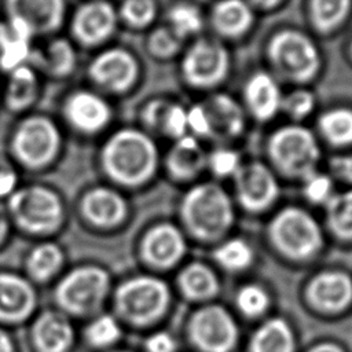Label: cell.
<instances>
[{"mask_svg":"<svg viewBox=\"0 0 352 352\" xmlns=\"http://www.w3.org/2000/svg\"><path fill=\"white\" fill-rule=\"evenodd\" d=\"M103 164L109 175L124 184L136 186L146 182L157 166V150L148 136L125 129L107 142Z\"/></svg>","mask_w":352,"mask_h":352,"instance_id":"6da1fadb","label":"cell"},{"mask_svg":"<svg viewBox=\"0 0 352 352\" xmlns=\"http://www.w3.org/2000/svg\"><path fill=\"white\" fill-rule=\"evenodd\" d=\"M183 216L194 234L214 238L224 232L231 220V202L224 190L206 183L194 187L183 201Z\"/></svg>","mask_w":352,"mask_h":352,"instance_id":"7a4b0ae2","label":"cell"},{"mask_svg":"<svg viewBox=\"0 0 352 352\" xmlns=\"http://www.w3.org/2000/svg\"><path fill=\"white\" fill-rule=\"evenodd\" d=\"M270 151L280 169L294 176H308L319 157L318 144L312 133L302 126H286L271 139Z\"/></svg>","mask_w":352,"mask_h":352,"instance_id":"3957f363","label":"cell"},{"mask_svg":"<svg viewBox=\"0 0 352 352\" xmlns=\"http://www.w3.org/2000/svg\"><path fill=\"white\" fill-rule=\"evenodd\" d=\"M15 220L32 232L54 230L62 219V205L58 197L44 187H28L15 192L10 201Z\"/></svg>","mask_w":352,"mask_h":352,"instance_id":"277c9868","label":"cell"},{"mask_svg":"<svg viewBox=\"0 0 352 352\" xmlns=\"http://www.w3.org/2000/svg\"><path fill=\"white\" fill-rule=\"evenodd\" d=\"M168 289L155 278H135L117 293L121 314L132 322L147 323L158 318L168 304Z\"/></svg>","mask_w":352,"mask_h":352,"instance_id":"5b68a950","label":"cell"},{"mask_svg":"<svg viewBox=\"0 0 352 352\" xmlns=\"http://www.w3.org/2000/svg\"><path fill=\"white\" fill-rule=\"evenodd\" d=\"M271 59L276 67L294 80L311 78L319 65L318 51L312 41L297 32H282L270 44Z\"/></svg>","mask_w":352,"mask_h":352,"instance_id":"8992f818","label":"cell"},{"mask_svg":"<svg viewBox=\"0 0 352 352\" xmlns=\"http://www.w3.org/2000/svg\"><path fill=\"white\" fill-rule=\"evenodd\" d=\"M271 232L282 250L297 257L311 254L320 242V232L314 219L308 213L293 208L280 212L275 217Z\"/></svg>","mask_w":352,"mask_h":352,"instance_id":"52a82bcc","label":"cell"},{"mask_svg":"<svg viewBox=\"0 0 352 352\" xmlns=\"http://www.w3.org/2000/svg\"><path fill=\"white\" fill-rule=\"evenodd\" d=\"M107 289V274L96 267H84L69 274L58 287V300L76 314L89 312L99 305Z\"/></svg>","mask_w":352,"mask_h":352,"instance_id":"ba28073f","label":"cell"},{"mask_svg":"<svg viewBox=\"0 0 352 352\" xmlns=\"http://www.w3.org/2000/svg\"><path fill=\"white\" fill-rule=\"evenodd\" d=\"M59 147L56 126L47 118L32 117L21 124L14 138L16 157L30 166L47 164Z\"/></svg>","mask_w":352,"mask_h":352,"instance_id":"9c48e42d","label":"cell"},{"mask_svg":"<svg viewBox=\"0 0 352 352\" xmlns=\"http://www.w3.org/2000/svg\"><path fill=\"white\" fill-rule=\"evenodd\" d=\"M228 69L226 50L217 43L199 41L186 55L183 72L186 78L198 87H209L219 82Z\"/></svg>","mask_w":352,"mask_h":352,"instance_id":"30bf717a","label":"cell"},{"mask_svg":"<svg viewBox=\"0 0 352 352\" xmlns=\"http://www.w3.org/2000/svg\"><path fill=\"white\" fill-rule=\"evenodd\" d=\"M191 336L208 352H226L235 341L236 329L226 311L219 307H208L194 316Z\"/></svg>","mask_w":352,"mask_h":352,"instance_id":"8fae6325","label":"cell"},{"mask_svg":"<svg viewBox=\"0 0 352 352\" xmlns=\"http://www.w3.org/2000/svg\"><path fill=\"white\" fill-rule=\"evenodd\" d=\"M235 182L241 202L252 210L267 208L278 195V183L274 175L257 162L239 166Z\"/></svg>","mask_w":352,"mask_h":352,"instance_id":"7c38bea8","label":"cell"},{"mask_svg":"<svg viewBox=\"0 0 352 352\" xmlns=\"http://www.w3.org/2000/svg\"><path fill=\"white\" fill-rule=\"evenodd\" d=\"M91 74L99 84L114 91H122L135 81L138 65L126 51L109 50L94 60Z\"/></svg>","mask_w":352,"mask_h":352,"instance_id":"4fadbf2b","label":"cell"},{"mask_svg":"<svg viewBox=\"0 0 352 352\" xmlns=\"http://www.w3.org/2000/svg\"><path fill=\"white\" fill-rule=\"evenodd\" d=\"M11 18L28 25L32 33L58 28L63 15V0H7Z\"/></svg>","mask_w":352,"mask_h":352,"instance_id":"5bb4252c","label":"cell"},{"mask_svg":"<svg viewBox=\"0 0 352 352\" xmlns=\"http://www.w3.org/2000/svg\"><path fill=\"white\" fill-rule=\"evenodd\" d=\"M116 14L110 4L104 1L89 3L80 8L74 19L76 36L87 44L104 40L114 29Z\"/></svg>","mask_w":352,"mask_h":352,"instance_id":"9a60e30c","label":"cell"},{"mask_svg":"<svg viewBox=\"0 0 352 352\" xmlns=\"http://www.w3.org/2000/svg\"><path fill=\"white\" fill-rule=\"evenodd\" d=\"M66 114L72 124L78 129L95 132L107 124L110 109L98 95L91 92H78L69 99L66 104Z\"/></svg>","mask_w":352,"mask_h":352,"instance_id":"2e32d148","label":"cell"},{"mask_svg":"<svg viewBox=\"0 0 352 352\" xmlns=\"http://www.w3.org/2000/svg\"><path fill=\"white\" fill-rule=\"evenodd\" d=\"M143 250L148 261L160 267H166L173 264L182 256L184 242L175 227L162 224L147 234Z\"/></svg>","mask_w":352,"mask_h":352,"instance_id":"e0dca14e","label":"cell"},{"mask_svg":"<svg viewBox=\"0 0 352 352\" xmlns=\"http://www.w3.org/2000/svg\"><path fill=\"white\" fill-rule=\"evenodd\" d=\"M33 305L34 293L23 279L0 275V319H22L32 311Z\"/></svg>","mask_w":352,"mask_h":352,"instance_id":"ac0fdd59","label":"cell"},{"mask_svg":"<svg viewBox=\"0 0 352 352\" xmlns=\"http://www.w3.org/2000/svg\"><path fill=\"white\" fill-rule=\"evenodd\" d=\"M246 100L253 114L260 120H268L276 114L283 103L276 81L267 73H256L248 81Z\"/></svg>","mask_w":352,"mask_h":352,"instance_id":"d6986e66","label":"cell"},{"mask_svg":"<svg viewBox=\"0 0 352 352\" xmlns=\"http://www.w3.org/2000/svg\"><path fill=\"white\" fill-rule=\"evenodd\" d=\"M204 107L209 120L212 136L231 138L241 132L243 126V114L241 107L230 96L216 95Z\"/></svg>","mask_w":352,"mask_h":352,"instance_id":"ffe728a7","label":"cell"},{"mask_svg":"<svg viewBox=\"0 0 352 352\" xmlns=\"http://www.w3.org/2000/svg\"><path fill=\"white\" fill-rule=\"evenodd\" d=\"M32 30L18 18H11L8 26L0 25V63L4 69H16L30 55L29 38Z\"/></svg>","mask_w":352,"mask_h":352,"instance_id":"44dd1931","label":"cell"},{"mask_svg":"<svg viewBox=\"0 0 352 352\" xmlns=\"http://www.w3.org/2000/svg\"><path fill=\"white\" fill-rule=\"evenodd\" d=\"M84 213L99 226H111L118 223L125 214V202L114 191L107 188H95L87 194L82 202Z\"/></svg>","mask_w":352,"mask_h":352,"instance_id":"7402d4cb","label":"cell"},{"mask_svg":"<svg viewBox=\"0 0 352 352\" xmlns=\"http://www.w3.org/2000/svg\"><path fill=\"white\" fill-rule=\"evenodd\" d=\"M309 294L319 307L326 309H340L349 302L352 297V285L342 274H323L312 282Z\"/></svg>","mask_w":352,"mask_h":352,"instance_id":"603a6c76","label":"cell"},{"mask_svg":"<svg viewBox=\"0 0 352 352\" xmlns=\"http://www.w3.org/2000/svg\"><path fill=\"white\" fill-rule=\"evenodd\" d=\"M34 340L41 352H63L73 337L69 322L58 314H44L34 324Z\"/></svg>","mask_w":352,"mask_h":352,"instance_id":"cb8c5ba5","label":"cell"},{"mask_svg":"<svg viewBox=\"0 0 352 352\" xmlns=\"http://www.w3.org/2000/svg\"><path fill=\"white\" fill-rule=\"evenodd\" d=\"M205 162V154L198 142L191 136H182L169 154L168 165L177 177H190L195 175Z\"/></svg>","mask_w":352,"mask_h":352,"instance_id":"d4e9b609","label":"cell"},{"mask_svg":"<svg viewBox=\"0 0 352 352\" xmlns=\"http://www.w3.org/2000/svg\"><path fill=\"white\" fill-rule=\"evenodd\" d=\"M213 21L224 34L236 36L250 26L252 12L242 0H223L213 11Z\"/></svg>","mask_w":352,"mask_h":352,"instance_id":"484cf974","label":"cell"},{"mask_svg":"<svg viewBox=\"0 0 352 352\" xmlns=\"http://www.w3.org/2000/svg\"><path fill=\"white\" fill-rule=\"evenodd\" d=\"M253 352H292L293 337L287 324L279 319L265 323L253 337Z\"/></svg>","mask_w":352,"mask_h":352,"instance_id":"4316f807","label":"cell"},{"mask_svg":"<svg viewBox=\"0 0 352 352\" xmlns=\"http://www.w3.org/2000/svg\"><path fill=\"white\" fill-rule=\"evenodd\" d=\"M37 89L36 76L32 69L26 66H19L14 69L12 77L10 81V91H8V103L12 109H21L29 104Z\"/></svg>","mask_w":352,"mask_h":352,"instance_id":"83f0119b","label":"cell"},{"mask_svg":"<svg viewBox=\"0 0 352 352\" xmlns=\"http://www.w3.org/2000/svg\"><path fill=\"white\" fill-rule=\"evenodd\" d=\"M180 283L184 293L192 298L209 297L217 289V283L213 274L199 264L188 267L182 274Z\"/></svg>","mask_w":352,"mask_h":352,"instance_id":"f1b7e54d","label":"cell"},{"mask_svg":"<svg viewBox=\"0 0 352 352\" xmlns=\"http://www.w3.org/2000/svg\"><path fill=\"white\" fill-rule=\"evenodd\" d=\"M320 129L334 144L352 142V111L346 109L331 110L322 116Z\"/></svg>","mask_w":352,"mask_h":352,"instance_id":"f546056e","label":"cell"},{"mask_svg":"<svg viewBox=\"0 0 352 352\" xmlns=\"http://www.w3.org/2000/svg\"><path fill=\"white\" fill-rule=\"evenodd\" d=\"M329 220L333 230L345 238H352V191L329 199Z\"/></svg>","mask_w":352,"mask_h":352,"instance_id":"4dcf8cb0","label":"cell"},{"mask_svg":"<svg viewBox=\"0 0 352 352\" xmlns=\"http://www.w3.org/2000/svg\"><path fill=\"white\" fill-rule=\"evenodd\" d=\"M351 0H312L315 25L320 30H330L346 15Z\"/></svg>","mask_w":352,"mask_h":352,"instance_id":"1f68e13d","label":"cell"},{"mask_svg":"<svg viewBox=\"0 0 352 352\" xmlns=\"http://www.w3.org/2000/svg\"><path fill=\"white\" fill-rule=\"evenodd\" d=\"M172 32L180 38L197 33L202 26L199 11L190 4L175 6L169 12Z\"/></svg>","mask_w":352,"mask_h":352,"instance_id":"d6a6232c","label":"cell"},{"mask_svg":"<svg viewBox=\"0 0 352 352\" xmlns=\"http://www.w3.org/2000/svg\"><path fill=\"white\" fill-rule=\"evenodd\" d=\"M60 261L62 253L55 245H41L33 250L29 258V270L36 278L44 279L59 267Z\"/></svg>","mask_w":352,"mask_h":352,"instance_id":"836d02e7","label":"cell"},{"mask_svg":"<svg viewBox=\"0 0 352 352\" xmlns=\"http://www.w3.org/2000/svg\"><path fill=\"white\" fill-rule=\"evenodd\" d=\"M43 63L45 69L52 74H67L74 66L73 48L69 45L67 41L56 40L48 47L47 54L43 58Z\"/></svg>","mask_w":352,"mask_h":352,"instance_id":"e575fe53","label":"cell"},{"mask_svg":"<svg viewBox=\"0 0 352 352\" xmlns=\"http://www.w3.org/2000/svg\"><path fill=\"white\" fill-rule=\"evenodd\" d=\"M216 258L227 268L231 270H238L243 268L249 264L252 258V252L249 246L239 241V239H232L224 243L217 252H216Z\"/></svg>","mask_w":352,"mask_h":352,"instance_id":"d590c367","label":"cell"},{"mask_svg":"<svg viewBox=\"0 0 352 352\" xmlns=\"http://www.w3.org/2000/svg\"><path fill=\"white\" fill-rule=\"evenodd\" d=\"M120 336V329L116 320L110 316L98 318L87 330L88 340L98 346H103L116 341Z\"/></svg>","mask_w":352,"mask_h":352,"instance_id":"8d00e7d4","label":"cell"},{"mask_svg":"<svg viewBox=\"0 0 352 352\" xmlns=\"http://www.w3.org/2000/svg\"><path fill=\"white\" fill-rule=\"evenodd\" d=\"M121 11L129 23L143 26L153 19L155 6L153 0H125Z\"/></svg>","mask_w":352,"mask_h":352,"instance_id":"74e56055","label":"cell"},{"mask_svg":"<svg viewBox=\"0 0 352 352\" xmlns=\"http://www.w3.org/2000/svg\"><path fill=\"white\" fill-rule=\"evenodd\" d=\"M187 126V111L177 104L166 103L158 128H162L172 136L182 138L184 136Z\"/></svg>","mask_w":352,"mask_h":352,"instance_id":"f35d334b","label":"cell"},{"mask_svg":"<svg viewBox=\"0 0 352 352\" xmlns=\"http://www.w3.org/2000/svg\"><path fill=\"white\" fill-rule=\"evenodd\" d=\"M268 304L265 293L257 286H246L238 294V305L246 315L261 314Z\"/></svg>","mask_w":352,"mask_h":352,"instance_id":"ab89813d","label":"cell"},{"mask_svg":"<svg viewBox=\"0 0 352 352\" xmlns=\"http://www.w3.org/2000/svg\"><path fill=\"white\" fill-rule=\"evenodd\" d=\"M331 180L316 172L305 176V194L312 202H323L331 198Z\"/></svg>","mask_w":352,"mask_h":352,"instance_id":"60d3db41","label":"cell"},{"mask_svg":"<svg viewBox=\"0 0 352 352\" xmlns=\"http://www.w3.org/2000/svg\"><path fill=\"white\" fill-rule=\"evenodd\" d=\"M179 48V37L170 29H157L150 37V50L158 56H169Z\"/></svg>","mask_w":352,"mask_h":352,"instance_id":"b9f144b4","label":"cell"},{"mask_svg":"<svg viewBox=\"0 0 352 352\" xmlns=\"http://www.w3.org/2000/svg\"><path fill=\"white\" fill-rule=\"evenodd\" d=\"M209 164L216 175H235L239 169V157L235 151H231L228 148H220L210 155Z\"/></svg>","mask_w":352,"mask_h":352,"instance_id":"7bdbcfd3","label":"cell"},{"mask_svg":"<svg viewBox=\"0 0 352 352\" xmlns=\"http://www.w3.org/2000/svg\"><path fill=\"white\" fill-rule=\"evenodd\" d=\"M282 106L294 117H302L308 114L314 107V96L307 91H297L290 94L282 103Z\"/></svg>","mask_w":352,"mask_h":352,"instance_id":"ee69618b","label":"cell"},{"mask_svg":"<svg viewBox=\"0 0 352 352\" xmlns=\"http://www.w3.org/2000/svg\"><path fill=\"white\" fill-rule=\"evenodd\" d=\"M187 125L198 135H210V125L204 106H194L187 111Z\"/></svg>","mask_w":352,"mask_h":352,"instance_id":"f6af8a7d","label":"cell"},{"mask_svg":"<svg viewBox=\"0 0 352 352\" xmlns=\"http://www.w3.org/2000/svg\"><path fill=\"white\" fill-rule=\"evenodd\" d=\"M147 349L148 352H173L175 342L169 334L158 333L148 338Z\"/></svg>","mask_w":352,"mask_h":352,"instance_id":"bcb514c9","label":"cell"},{"mask_svg":"<svg viewBox=\"0 0 352 352\" xmlns=\"http://www.w3.org/2000/svg\"><path fill=\"white\" fill-rule=\"evenodd\" d=\"M331 166L341 177L352 182V155L334 158Z\"/></svg>","mask_w":352,"mask_h":352,"instance_id":"7dc6e473","label":"cell"},{"mask_svg":"<svg viewBox=\"0 0 352 352\" xmlns=\"http://www.w3.org/2000/svg\"><path fill=\"white\" fill-rule=\"evenodd\" d=\"M16 183V176L14 172L1 169L0 170V197L1 195H8Z\"/></svg>","mask_w":352,"mask_h":352,"instance_id":"c3c4849f","label":"cell"},{"mask_svg":"<svg viewBox=\"0 0 352 352\" xmlns=\"http://www.w3.org/2000/svg\"><path fill=\"white\" fill-rule=\"evenodd\" d=\"M0 352H12L11 342L1 330H0Z\"/></svg>","mask_w":352,"mask_h":352,"instance_id":"681fc988","label":"cell"},{"mask_svg":"<svg viewBox=\"0 0 352 352\" xmlns=\"http://www.w3.org/2000/svg\"><path fill=\"white\" fill-rule=\"evenodd\" d=\"M312 352H341L336 345H331V344H323V345H319L316 346Z\"/></svg>","mask_w":352,"mask_h":352,"instance_id":"f907efd6","label":"cell"},{"mask_svg":"<svg viewBox=\"0 0 352 352\" xmlns=\"http://www.w3.org/2000/svg\"><path fill=\"white\" fill-rule=\"evenodd\" d=\"M254 1L261 4V6H264V7H271V6L276 4L279 0H254Z\"/></svg>","mask_w":352,"mask_h":352,"instance_id":"816d5d0a","label":"cell"},{"mask_svg":"<svg viewBox=\"0 0 352 352\" xmlns=\"http://www.w3.org/2000/svg\"><path fill=\"white\" fill-rule=\"evenodd\" d=\"M4 232H6V223H4V220L0 217V239H1V236L4 235Z\"/></svg>","mask_w":352,"mask_h":352,"instance_id":"f5cc1de1","label":"cell"}]
</instances>
